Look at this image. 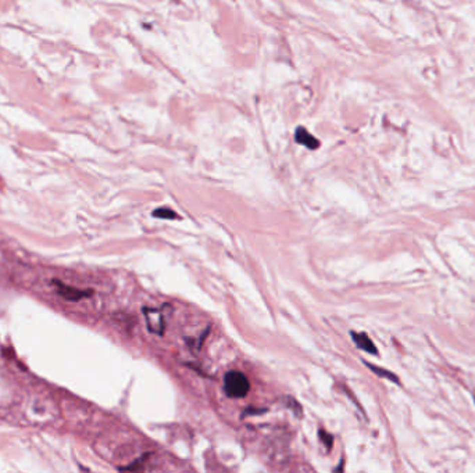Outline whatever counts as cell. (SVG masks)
<instances>
[{
    "label": "cell",
    "mask_w": 475,
    "mask_h": 473,
    "mask_svg": "<svg viewBox=\"0 0 475 473\" xmlns=\"http://www.w3.org/2000/svg\"><path fill=\"white\" fill-rule=\"evenodd\" d=\"M53 283L57 288L59 296H61L63 299L70 300V301H78V300L86 299V297H90V294H92L90 290H79V289L71 288L68 285L61 283L60 281H53Z\"/></svg>",
    "instance_id": "obj_2"
},
{
    "label": "cell",
    "mask_w": 475,
    "mask_h": 473,
    "mask_svg": "<svg viewBox=\"0 0 475 473\" xmlns=\"http://www.w3.org/2000/svg\"><path fill=\"white\" fill-rule=\"evenodd\" d=\"M296 140L300 144H304L308 149H317L320 146L319 140L314 138V136H311L304 128H299V129L296 131Z\"/></svg>",
    "instance_id": "obj_4"
},
{
    "label": "cell",
    "mask_w": 475,
    "mask_h": 473,
    "mask_svg": "<svg viewBox=\"0 0 475 473\" xmlns=\"http://www.w3.org/2000/svg\"><path fill=\"white\" fill-rule=\"evenodd\" d=\"M250 390V383L242 372L229 371L224 376V391L231 398H243Z\"/></svg>",
    "instance_id": "obj_1"
},
{
    "label": "cell",
    "mask_w": 475,
    "mask_h": 473,
    "mask_svg": "<svg viewBox=\"0 0 475 473\" xmlns=\"http://www.w3.org/2000/svg\"><path fill=\"white\" fill-rule=\"evenodd\" d=\"M320 437L323 438V443L325 444V447H327V448L330 449L332 447V443H334V441H332V436L331 434H328V433H327V434H325L324 431H320Z\"/></svg>",
    "instance_id": "obj_7"
},
{
    "label": "cell",
    "mask_w": 475,
    "mask_h": 473,
    "mask_svg": "<svg viewBox=\"0 0 475 473\" xmlns=\"http://www.w3.org/2000/svg\"><path fill=\"white\" fill-rule=\"evenodd\" d=\"M352 337H353V342L356 343V346L360 347L361 350H364V351H367L370 354H374V355L378 354L377 347L374 346L371 339L366 333H355V332H352Z\"/></svg>",
    "instance_id": "obj_3"
},
{
    "label": "cell",
    "mask_w": 475,
    "mask_h": 473,
    "mask_svg": "<svg viewBox=\"0 0 475 473\" xmlns=\"http://www.w3.org/2000/svg\"><path fill=\"white\" fill-rule=\"evenodd\" d=\"M153 215L156 218H163V219H177L178 218L174 211L170 210V208H159L153 212Z\"/></svg>",
    "instance_id": "obj_6"
},
{
    "label": "cell",
    "mask_w": 475,
    "mask_h": 473,
    "mask_svg": "<svg viewBox=\"0 0 475 473\" xmlns=\"http://www.w3.org/2000/svg\"><path fill=\"white\" fill-rule=\"evenodd\" d=\"M367 366L371 369V371L375 372V375H378V376H381V377H386V379H389V380L395 382V383H400V380L397 379L396 375H393L392 372L386 371V369H382V368H378V366L370 365V364H367Z\"/></svg>",
    "instance_id": "obj_5"
}]
</instances>
